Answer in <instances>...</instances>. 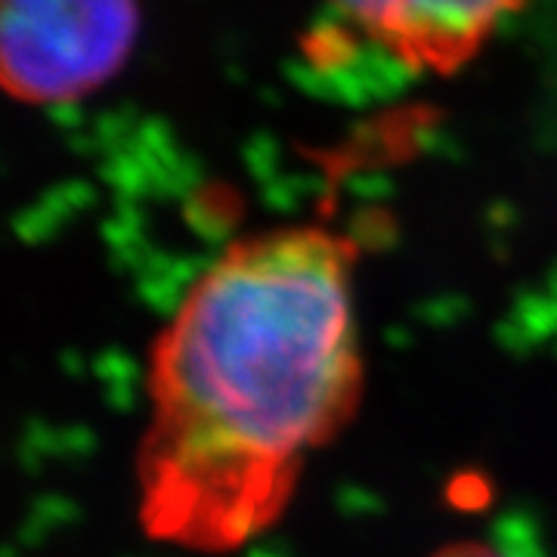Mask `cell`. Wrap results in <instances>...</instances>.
I'll list each match as a JSON object with an SVG mask.
<instances>
[{
    "instance_id": "3",
    "label": "cell",
    "mask_w": 557,
    "mask_h": 557,
    "mask_svg": "<svg viewBox=\"0 0 557 557\" xmlns=\"http://www.w3.org/2000/svg\"><path fill=\"white\" fill-rule=\"evenodd\" d=\"M412 72L456 75L496 38L523 0H329Z\"/></svg>"
},
{
    "instance_id": "2",
    "label": "cell",
    "mask_w": 557,
    "mask_h": 557,
    "mask_svg": "<svg viewBox=\"0 0 557 557\" xmlns=\"http://www.w3.org/2000/svg\"><path fill=\"white\" fill-rule=\"evenodd\" d=\"M139 0H3L0 81L25 106H65L121 75L139 38Z\"/></svg>"
},
{
    "instance_id": "1",
    "label": "cell",
    "mask_w": 557,
    "mask_h": 557,
    "mask_svg": "<svg viewBox=\"0 0 557 557\" xmlns=\"http://www.w3.org/2000/svg\"><path fill=\"white\" fill-rule=\"evenodd\" d=\"M359 245L325 223L226 242L146 354L143 536L226 557L267 536L366 399Z\"/></svg>"
},
{
    "instance_id": "4",
    "label": "cell",
    "mask_w": 557,
    "mask_h": 557,
    "mask_svg": "<svg viewBox=\"0 0 557 557\" xmlns=\"http://www.w3.org/2000/svg\"><path fill=\"white\" fill-rule=\"evenodd\" d=\"M428 557H508L502 548H496L486 539H453L443 542L440 548H434Z\"/></svg>"
}]
</instances>
